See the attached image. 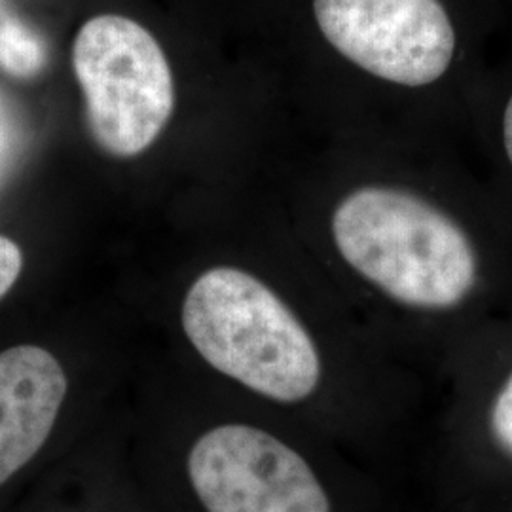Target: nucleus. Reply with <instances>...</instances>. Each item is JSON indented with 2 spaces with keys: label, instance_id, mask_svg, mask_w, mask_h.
I'll return each instance as SVG.
<instances>
[{
  "label": "nucleus",
  "instance_id": "f03ea898",
  "mask_svg": "<svg viewBox=\"0 0 512 512\" xmlns=\"http://www.w3.org/2000/svg\"><path fill=\"white\" fill-rule=\"evenodd\" d=\"M181 323L207 365L262 399L302 403L321 382L310 332L255 275L207 270L184 296Z\"/></svg>",
  "mask_w": 512,
  "mask_h": 512
},
{
  "label": "nucleus",
  "instance_id": "423d86ee",
  "mask_svg": "<svg viewBox=\"0 0 512 512\" xmlns=\"http://www.w3.org/2000/svg\"><path fill=\"white\" fill-rule=\"evenodd\" d=\"M48 61V50L37 31L0 4V71L14 78H35Z\"/></svg>",
  "mask_w": 512,
  "mask_h": 512
},
{
  "label": "nucleus",
  "instance_id": "0eeeda50",
  "mask_svg": "<svg viewBox=\"0 0 512 512\" xmlns=\"http://www.w3.org/2000/svg\"><path fill=\"white\" fill-rule=\"evenodd\" d=\"M492 431L499 446L512 456V372L499 391L492 410Z\"/></svg>",
  "mask_w": 512,
  "mask_h": 512
},
{
  "label": "nucleus",
  "instance_id": "f257e3e1",
  "mask_svg": "<svg viewBox=\"0 0 512 512\" xmlns=\"http://www.w3.org/2000/svg\"><path fill=\"white\" fill-rule=\"evenodd\" d=\"M342 258L393 300L425 310L458 306L476 283L475 247L456 220L418 196L365 186L332 215Z\"/></svg>",
  "mask_w": 512,
  "mask_h": 512
},
{
  "label": "nucleus",
  "instance_id": "20e7f679",
  "mask_svg": "<svg viewBox=\"0 0 512 512\" xmlns=\"http://www.w3.org/2000/svg\"><path fill=\"white\" fill-rule=\"evenodd\" d=\"M184 475L203 512H330L310 463L253 423L203 429L186 450Z\"/></svg>",
  "mask_w": 512,
  "mask_h": 512
},
{
  "label": "nucleus",
  "instance_id": "1a4fd4ad",
  "mask_svg": "<svg viewBox=\"0 0 512 512\" xmlns=\"http://www.w3.org/2000/svg\"><path fill=\"white\" fill-rule=\"evenodd\" d=\"M503 143H505V150H507V156L512 165V95L507 103L505 116H503Z\"/></svg>",
  "mask_w": 512,
  "mask_h": 512
},
{
  "label": "nucleus",
  "instance_id": "7ed1b4c3",
  "mask_svg": "<svg viewBox=\"0 0 512 512\" xmlns=\"http://www.w3.org/2000/svg\"><path fill=\"white\" fill-rule=\"evenodd\" d=\"M73 69L97 147L131 158L156 141L175 86L162 46L143 25L114 14L88 19L74 38Z\"/></svg>",
  "mask_w": 512,
  "mask_h": 512
},
{
  "label": "nucleus",
  "instance_id": "6e6552de",
  "mask_svg": "<svg viewBox=\"0 0 512 512\" xmlns=\"http://www.w3.org/2000/svg\"><path fill=\"white\" fill-rule=\"evenodd\" d=\"M23 272V253L16 241L0 236V300L16 287Z\"/></svg>",
  "mask_w": 512,
  "mask_h": 512
},
{
  "label": "nucleus",
  "instance_id": "39448f33",
  "mask_svg": "<svg viewBox=\"0 0 512 512\" xmlns=\"http://www.w3.org/2000/svg\"><path fill=\"white\" fill-rule=\"evenodd\" d=\"M330 46L385 82L421 88L456 54V29L440 0H313Z\"/></svg>",
  "mask_w": 512,
  "mask_h": 512
}]
</instances>
